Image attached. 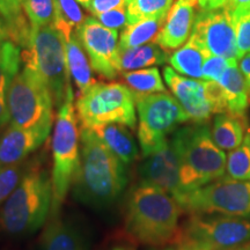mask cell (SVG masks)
Here are the masks:
<instances>
[{"instance_id": "obj_1", "label": "cell", "mask_w": 250, "mask_h": 250, "mask_svg": "<svg viewBox=\"0 0 250 250\" xmlns=\"http://www.w3.org/2000/svg\"><path fill=\"white\" fill-rule=\"evenodd\" d=\"M127 184L124 165L93 130H80V164L72 183L78 202L107 208L123 195Z\"/></svg>"}, {"instance_id": "obj_2", "label": "cell", "mask_w": 250, "mask_h": 250, "mask_svg": "<svg viewBox=\"0 0 250 250\" xmlns=\"http://www.w3.org/2000/svg\"><path fill=\"white\" fill-rule=\"evenodd\" d=\"M182 208L176 199L158 188L140 182L131 190L125 208V233L136 242L164 248L176 243Z\"/></svg>"}, {"instance_id": "obj_3", "label": "cell", "mask_w": 250, "mask_h": 250, "mask_svg": "<svg viewBox=\"0 0 250 250\" xmlns=\"http://www.w3.org/2000/svg\"><path fill=\"white\" fill-rule=\"evenodd\" d=\"M52 205V183L44 166L31 160L17 188L0 210V228L9 235H28L48 221Z\"/></svg>"}, {"instance_id": "obj_4", "label": "cell", "mask_w": 250, "mask_h": 250, "mask_svg": "<svg viewBox=\"0 0 250 250\" xmlns=\"http://www.w3.org/2000/svg\"><path fill=\"white\" fill-rule=\"evenodd\" d=\"M170 142L180 160L181 193L192 191L226 175L227 156L212 138L206 123L179 127Z\"/></svg>"}, {"instance_id": "obj_5", "label": "cell", "mask_w": 250, "mask_h": 250, "mask_svg": "<svg viewBox=\"0 0 250 250\" xmlns=\"http://www.w3.org/2000/svg\"><path fill=\"white\" fill-rule=\"evenodd\" d=\"M80 164V129L71 85L58 108L52 134V205L50 214L61 213Z\"/></svg>"}, {"instance_id": "obj_6", "label": "cell", "mask_w": 250, "mask_h": 250, "mask_svg": "<svg viewBox=\"0 0 250 250\" xmlns=\"http://www.w3.org/2000/svg\"><path fill=\"white\" fill-rule=\"evenodd\" d=\"M24 66L30 67L48 86L55 107H61L70 83L65 44L55 24L31 28L29 43L21 52Z\"/></svg>"}, {"instance_id": "obj_7", "label": "cell", "mask_w": 250, "mask_h": 250, "mask_svg": "<svg viewBox=\"0 0 250 250\" xmlns=\"http://www.w3.org/2000/svg\"><path fill=\"white\" fill-rule=\"evenodd\" d=\"M76 111L81 127L89 130L110 124L134 129L138 121L133 92L118 83H94L77 99Z\"/></svg>"}, {"instance_id": "obj_8", "label": "cell", "mask_w": 250, "mask_h": 250, "mask_svg": "<svg viewBox=\"0 0 250 250\" xmlns=\"http://www.w3.org/2000/svg\"><path fill=\"white\" fill-rule=\"evenodd\" d=\"M138 114V142L143 156L160 148L168 136L190 121L179 101L168 92L134 94Z\"/></svg>"}, {"instance_id": "obj_9", "label": "cell", "mask_w": 250, "mask_h": 250, "mask_svg": "<svg viewBox=\"0 0 250 250\" xmlns=\"http://www.w3.org/2000/svg\"><path fill=\"white\" fill-rule=\"evenodd\" d=\"M189 214H220L250 220V181L224 176L176 201Z\"/></svg>"}, {"instance_id": "obj_10", "label": "cell", "mask_w": 250, "mask_h": 250, "mask_svg": "<svg viewBox=\"0 0 250 250\" xmlns=\"http://www.w3.org/2000/svg\"><path fill=\"white\" fill-rule=\"evenodd\" d=\"M9 123L31 127L54 122V101L50 90L35 71L23 66L6 92Z\"/></svg>"}, {"instance_id": "obj_11", "label": "cell", "mask_w": 250, "mask_h": 250, "mask_svg": "<svg viewBox=\"0 0 250 250\" xmlns=\"http://www.w3.org/2000/svg\"><path fill=\"white\" fill-rule=\"evenodd\" d=\"M181 235L208 250H228L250 242L249 219L220 214H190Z\"/></svg>"}, {"instance_id": "obj_12", "label": "cell", "mask_w": 250, "mask_h": 250, "mask_svg": "<svg viewBox=\"0 0 250 250\" xmlns=\"http://www.w3.org/2000/svg\"><path fill=\"white\" fill-rule=\"evenodd\" d=\"M76 34L96 74L108 80L121 73L118 68V33L109 29L96 18H86Z\"/></svg>"}, {"instance_id": "obj_13", "label": "cell", "mask_w": 250, "mask_h": 250, "mask_svg": "<svg viewBox=\"0 0 250 250\" xmlns=\"http://www.w3.org/2000/svg\"><path fill=\"white\" fill-rule=\"evenodd\" d=\"M190 36L210 55L239 59L232 12L226 7L197 12Z\"/></svg>"}, {"instance_id": "obj_14", "label": "cell", "mask_w": 250, "mask_h": 250, "mask_svg": "<svg viewBox=\"0 0 250 250\" xmlns=\"http://www.w3.org/2000/svg\"><path fill=\"white\" fill-rule=\"evenodd\" d=\"M164 78L173 96L193 123H206L212 115H217L208 81L181 76L171 67L164 68Z\"/></svg>"}, {"instance_id": "obj_15", "label": "cell", "mask_w": 250, "mask_h": 250, "mask_svg": "<svg viewBox=\"0 0 250 250\" xmlns=\"http://www.w3.org/2000/svg\"><path fill=\"white\" fill-rule=\"evenodd\" d=\"M138 174L140 182L158 188L175 199L180 196V160L170 139L152 154L144 158Z\"/></svg>"}, {"instance_id": "obj_16", "label": "cell", "mask_w": 250, "mask_h": 250, "mask_svg": "<svg viewBox=\"0 0 250 250\" xmlns=\"http://www.w3.org/2000/svg\"><path fill=\"white\" fill-rule=\"evenodd\" d=\"M52 122L31 127L11 125L0 137V168L26 161L49 137Z\"/></svg>"}, {"instance_id": "obj_17", "label": "cell", "mask_w": 250, "mask_h": 250, "mask_svg": "<svg viewBox=\"0 0 250 250\" xmlns=\"http://www.w3.org/2000/svg\"><path fill=\"white\" fill-rule=\"evenodd\" d=\"M197 12V0H176L154 42L168 54L181 48L191 35Z\"/></svg>"}, {"instance_id": "obj_18", "label": "cell", "mask_w": 250, "mask_h": 250, "mask_svg": "<svg viewBox=\"0 0 250 250\" xmlns=\"http://www.w3.org/2000/svg\"><path fill=\"white\" fill-rule=\"evenodd\" d=\"M41 250H88L80 228L61 213L50 214L41 236Z\"/></svg>"}, {"instance_id": "obj_19", "label": "cell", "mask_w": 250, "mask_h": 250, "mask_svg": "<svg viewBox=\"0 0 250 250\" xmlns=\"http://www.w3.org/2000/svg\"><path fill=\"white\" fill-rule=\"evenodd\" d=\"M61 34L64 39L68 74L73 79L79 93L83 94L94 83H96L92 74V66L85 50L78 39L76 30H67Z\"/></svg>"}, {"instance_id": "obj_20", "label": "cell", "mask_w": 250, "mask_h": 250, "mask_svg": "<svg viewBox=\"0 0 250 250\" xmlns=\"http://www.w3.org/2000/svg\"><path fill=\"white\" fill-rule=\"evenodd\" d=\"M223 93L226 112L235 116H246L249 107V96L236 59H233L218 81Z\"/></svg>"}, {"instance_id": "obj_21", "label": "cell", "mask_w": 250, "mask_h": 250, "mask_svg": "<svg viewBox=\"0 0 250 250\" xmlns=\"http://www.w3.org/2000/svg\"><path fill=\"white\" fill-rule=\"evenodd\" d=\"M249 127L247 116H235L228 112L217 114L212 124V138L223 151H233L242 143Z\"/></svg>"}, {"instance_id": "obj_22", "label": "cell", "mask_w": 250, "mask_h": 250, "mask_svg": "<svg viewBox=\"0 0 250 250\" xmlns=\"http://www.w3.org/2000/svg\"><path fill=\"white\" fill-rule=\"evenodd\" d=\"M208 56L211 55L203 49L192 36H190L181 48L175 50L169 56L168 62L170 67L181 76L202 80L203 65Z\"/></svg>"}, {"instance_id": "obj_23", "label": "cell", "mask_w": 250, "mask_h": 250, "mask_svg": "<svg viewBox=\"0 0 250 250\" xmlns=\"http://www.w3.org/2000/svg\"><path fill=\"white\" fill-rule=\"evenodd\" d=\"M124 165H130L138 156V146L127 126L110 124L93 130Z\"/></svg>"}, {"instance_id": "obj_24", "label": "cell", "mask_w": 250, "mask_h": 250, "mask_svg": "<svg viewBox=\"0 0 250 250\" xmlns=\"http://www.w3.org/2000/svg\"><path fill=\"white\" fill-rule=\"evenodd\" d=\"M168 52L156 43H147L136 48L118 49L120 72L143 70L147 66L162 65L168 62Z\"/></svg>"}, {"instance_id": "obj_25", "label": "cell", "mask_w": 250, "mask_h": 250, "mask_svg": "<svg viewBox=\"0 0 250 250\" xmlns=\"http://www.w3.org/2000/svg\"><path fill=\"white\" fill-rule=\"evenodd\" d=\"M26 0H0V17L7 24L11 41L27 48L30 37V24L24 11Z\"/></svg>"}, {"instance_id": "obj_26", "label": "cell", "mask_w": 250, "mask_h": 250, "mask_svg": "<svg viewBox=\"0 0 250 250\" xmlns=\"http://www.w3.org/2000/svg\"><path fill=\"white\" fill-rule=\"evenodd\" d=\"M166 17L167 15L146 19L125 26L120 35L118 49L136 48L154 41L164 27Z\"/></svg>"}, {"instance_id": "obj_27", "label": "cell", "mask_w": 250, "mask_h": 250, "mask_svg": "<svg viewBox=\"0 0 250 250\" xmlns=\"http://www.w3.org/2000/svg\"><path fill=\"white\" fill-rule=\"evenodd\" d=\"M123 79L133 94L167 92L160 72L156 67L123 72Z\"/></svg>"}, {"instance_id": "obj_28", "label": "cell", "mask_w": 250, "mask_h": 250, "mask_svg": "<svg viewBox=\"0 0 250 250\" xmlns=\"http://www.w3.org/2000/svg\"><path fill=\"white\" fill-rule=\"evenodd\" d=\"M20 62V46L12 41L0 43V95L6 94L12 80L19 73Z\"/></svg>"}, {"instance_id": "obj_29", "label": "cell", "mask_w": 250, "mask_h": 250, "mask_svg": "<svg viewBox=\"0 0 250 250\" xmlns=\"http://www.w3.org/2000/svg\"><path fill=\"white\" fill-rule=\"evenodd\" d=\"M225 176L239 181H250V127L242 143L227 155Z\"/></svg>"}, {"instance_id": "obj_30", "label": "cell", "mask_w": 250, "mask_h": 250, "mask_svg": "<svg viewBox=\"0 0 250 250\" xmlns=\"http://www.w3.org/2000/svg\"><path fill=\"white\" fill-rule=\"evenodd\" d=\"M173 4L174 0H127L126 13L129 24L167 15Z\"/></svg>"}, {"instance_id": "obj_31", "label": "cell", "mask_w": 250, "mask_h": 250, "mask_svg": "<svg viewBox=\"0 0 250 250\" xmlns=\"http://www.w3.org/2000/svg\"><path fill=\"white\" fill-rule=\"evenodd\" d=\"M24 11L30 28H41L54 24L56 0H26Z\"/></svg>"}, {"instance_id": "obj_32", "label": "cell", "mask_w": 250, "mask_h": 250, "mask_svg": "<svg viewBox=\"0 0 250 250\" xmlns=\"http://www.w3.org/2000/svg\"><path fill=\"white\" fill-rule=\"evenodd\" d=\"M239 58L250 54V8L232 11Z\"/></svg>"}, {"instance_id": "obj_33", "label": "cell", "mask_w": 250, "mask_h": 250, "mask_svg": "<svg viewBox=\"0 0 250 250\" xmlns=\"http://www.w3.org/2000/svg\"><path fill=\"white\" fill-rule=\"evenodd\" d=\"M27 166L28 162L23 161L20 164L0 168V208L4 205V203L7 201L8 197L17 188Z\"/></svg>"}, {"instance_id": "obj_34", "label": "cell", "mask_w": 250, "mask_h": 250, "mask_svg": "<svg viewBox=\"0 0 250 250\" xmlns=\"http://www.w3.org/2000/svg\"><path fill=\"white\" fill-rule=\"evenodd\" d=\"M232 61L223 57H218V56L213 55L208 56V57L206 58L204 65H203L202 80L218 83Z\"/></svg>"}, {"instance_id": "obj_35", "label": "cell", "mask_w": 250, "mask_h": 250, "mask_svg": "<svg viewBox=\"0 0 250 250\" xmlns=\"http://www.w3.org/2000/svg\"><path fill=\"white\" fill-rule=\"evenodd\" d=\"M56 4L62 17L72 27L77 28L83 22L85 17L77 0H56Z\"/></svg>"}, {"instance_id": "obj_36", "label": "cell", "mask_w": 250, "mask_h": 250, "mask_svg": "<svg viewBox=\"0 0 250 250\" xmlns=\"http://www.w3.org/2000/svg\"><path fill=\"white\" fill-rule=\"evenodd\" d=\"M96 19H98L103 26L114 30H118L121 28L123 29L125 26L129 24L126 7L111 9V11L100 14L99 17H96Z\"/></svg>"}, {"instance_id": "obj_37", "label": "cell", "mask_w": 250, "mask_h": 250, "mask_svg": "<svg viewBox=\"0 0 250 250\" xmlns=\"http://www.w3.org/2000/svg\"><path fill=\"white\" fill-rule=\"evenodd\" d=\"M127 0H92L88 11L94 18L99 17L100 14L121 7H126Z\"/></svg>"}, {"instance_id": "obj_38", "label": "cell", "mask_w": 250, "mask_h": 250, "mask_svg": "<svg viewBox=\"0 0 250 250\" xmlns=\"http://www.w3.org/2000/svg\"><path fill=\"white\" fill-rule=\"evenodd\" d=\"M237 65H239V68L240 71H241L243 79H245V83L250 102V54H247L237 59Z\"/></svg>"}, {"instance_id": "obj_39", "label": "cell", "mask_w": 250, "mask_h": 250, "mask_svg": "<svg viewBox=\"0 0 250 250\" xmlns=\"http://www.w3.org/2000/svg\"><path fill=\"white\" fill-rule=\"evenodd\" d=\"M229 0H197L198 11H213L226 7Z\"/></svg>"}, {"instance_id": "obj_40", "label": "cell", "mask_w": 250, "mask_h": 250, "mask_svg": "<svg viewBox=\"0 0 250 250\" xmlns=\"http://www.w3.org/2000/svg\"><path fill=\"white\" fill-rule=\"evenodd\" d=\"M175 245H176V250H208V248H205L204 246L199 245V243L181 235V233Z\"/></svg>"}, {"instance_id": "obj_41", "label": "cell", "mask_w": 250, "mask_h": 250, "mask_svg": "<svg viewBox=\"0 0 250 250\" xmlns=\"http://www.w3.org/2000/svg\"><path fill=\"white\" fill-rule=\"evenodd\" d=\"M9 122V112L6 103V94L0 95V129Z\"/></svg>"}, {"instance_id": "obj_42", "label": "cell", "mask_w": 250, "mask_h": 250, "mask_svg": "<svg viewBox=\"0 0 250 250\" xmlns=\"http://www.w3.org/2000/svg\"><path fill=\"white\" fill-rule=\"evenodd\" d=\"M226 8L229 9L230 12L235 11V9L250 8V0H229Z\"/></svg>"}, {"instance_id": "obj_43", "label": "cell", "mask_w": 250, "mask_h": 250, "mask_svg": "<svg viewBox=\"0 0 250 250\" xmlns=\"http://www.w3.org/2000/svg\"><path fill=\"white\" fill-rule=\"evenodd\" d=\"M6 41H11V34H9L5 20L0 17V43L6 42Z\"/></svg>"}, {"instance_id": "obj_44", "label": "cell", "mask_w": 250, "mask_h": 250, "mask_svg": "<svg viewBox=\"0 0 250 250\" xmlns=\"http://www.w3.org/2000/svg\"><path fill=\"white\" fill-rule=\"evenodd\" d=\"M109 250H136L132 246L130 245H116L114 247H111Z\"/></svg>"}, {"instance_id": "obj_45", "label": "cell", "mask_w": 250, "mask_h": 250, "mask_svg": "<svg viewBox=\"0 0 250 250\" xmlns=\"http://www.w3.org/2000/svg\"><path fill=\"white\" fill-rule=\"evenodd\" d=\"M228 250H250V242H248V243H246V245H242V246L235 247V248H232V249H228Z\"/></svg>"}, {"instance_id": "obj_46", "label": "cell", "mask_w": 250, "mask_h": 250, "mask_svg": "<svg viewBox=\"0 0 250 250\" xmlns=\"http://www.w3.org/2000/svg\"><path fill=\"white\" fill-rule=\"evenodd\" d=\"M77 1L79 2L81 6H83V7H85L86 9H88L90 2H92V0H77Z\"/></svg>"}, {"instance_id": "obj_47", "label": "cell", "mask_w": 250, "mask_h": 250, "mask_svg": "<svg viewBox=\"0 0 250 250\" xmlns=\"http://www.w3.org/2000/svg\"><path fill=\"white\" fill-rule=\"evenodd\" d=\"M154 250H176V249L171 248V247H164V248H158V249H154Z\"/></svg>"}]
</instances>
